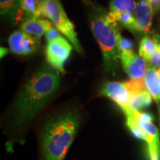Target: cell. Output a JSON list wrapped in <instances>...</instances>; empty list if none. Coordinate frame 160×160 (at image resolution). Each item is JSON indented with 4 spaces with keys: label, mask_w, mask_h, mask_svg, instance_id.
Returning a JSON list of instances; mask_svg holds the SVG:
<instances>
[{
    "label": "cell",
    "mask_w": 160,
    "mask_h": 160,
    "mask_svg": "<svg viewBox=\"0 0 160 160\" xmlns=\"http://www.w3.org/2000/svg\"><path fill=\"white\" fill-rule=\"evenodd\" d=\"M59 71L49 64H42L20 89L11 112L17 127L28 124L57 94L60 87Z\"/></svg>",
    "instance_id": "cell-1"
},
{
    "label": "cell",
    "mask_w": 160,
    "mask_h": 160,
    "mask_svg": "<svg viewBox=\"0 0 160 160\" xmlns=\"http://www.w3.org/2000/svg\"><path fill=\"white\" fill-rule=\"evenodd\" d=\"M80 124L79 113L67 110L50 119L40 133L44 160H64Z\"/></svg>",
    "instance_id": "cell-2"
},
{
    "label": "cell",
    "mask_w": 160,
    "mask_h": 160,
    "mask_svg": "<svg viewBox=\"0 0 160 160\" xmlns=\"http://www.w3.org/2000/svg\"><path fill=\"white\" fill-rule=\"evenodd\" d=\"M89 19L93 36L99 44L103 57L104 70L115 76L119 68L118 41L121 37L118 23L108 12L91 4Z\"/></svg>",
    "instance_id": "cell-3"
},
{
    "label": "cell",
    "mask_w": 160,
    "mask_h": 160,
    "mask_svg": "<svg viewBox=\"0 0 160 160\" xmlns=\"http://www.w3.org/2000/svg\"><path fill=\"white\" fill-rule=\"evenodd\" d=\"M38 17L48 18L60 33L68 39L78 53H84L75 31L74 25L68 17L60 0H45L39 8Z\"/></svg>",
    "instance_id": "cell-4"
},
{
    "label": "cell",
    "mask_w": 160,
    "mask_h": 160,
    "mask_svg": "<svg viewBox=\"0 0 160 160\" xmlns=\"http://www.w3.org/2000/svg\"><path fill=\"white\" fill-rule=\"evenodd\" d=\"M73 45L64 37L48 43L46 47V59L50 65L61 73H65V63L71 54Z\"/></svg>",
    "instance_id": "cell-5"
},
{
    "label": "cell",
    "mask_w": 160,
    "mask_h": 160,
    "mask_svg": "<svg viewBox=\"0 0 160 160\" xmlns=\"http://www.w3.org/2000/svg\"><path fill=\"white\" fill-rule=\"evenodd\" d=\"M8 43L11 51L19 56H29L41 48L40 38L33 37L21 30L10 36Z\"/></svg>",
    "instance_id": "cell-6"
},
{
    "label": "cell",
    "mask_w": 160,
    "mask_h": 160,
    "mask_svg": "<svg viewBox=\"0 0 160 160\" xmlns=\"http://www.w3.org/2000/svg\"><path fill=\"white\" fill-rule=\"evenodd\" d=\"M101 93L114 102L125 114L133 111L131 108V96L125 82H108L102 87Z\"/></svg>",
    "instance_id": "cell-7"
},
{
    "label": "cell",
    "mask_w": 160,
    "mask_h": 160,
    "mask_svg": "<svg viewBox=\"0 0 160 160\" xmlns=\"http://www.w3.org/2000/svg\"><path fill=\"white\" fill-rule=\"evenodd\" d=\"M119 60L124 71L131 79H145L148 65L146 60L133 51L119 53Z\"/></svg>",
    "instance_id": "cell-8"
},
{
    "label": "cell",
    "mask_w": 160,
    "mask_h": 160,
    "mask_svg": "<svg viewBox=\"0 0 160 160\" xmlns=\"http://www.w3.org/2000/svg\"><path fill=\"white\" fill-rule=\"evenodd\" d=\"M153 12L154 11L150 0H140L139 2H137L134 15L138 32L144 34L149 33Z\"/></svg>",
    "instance_id": "cell-9"
},
{
    "label": "cell",
    "mask_w": 160,
    "mask_h": 160,
    "mask_svg": "<svg viewBox=\"0 0 160 160\" xmlns=\"http://www.w3.org/2000/svg\"><path fill=\"white\" fill-rule=\"evenodd\" d=\"M53 25L48 19L41 18H24L22 20L20 30L33 37L40 38L52 28Z\"/></svg>",
    "instance_id": "cell-10"
},
{
    "label": "cell",
    "mask_w": 160,
    "mask_h": 160,
    "mask_svg": "<svg viewBox=\"0 0 160 160\" xmlns=\"http://www.w3.org/2000/svg\"><path fill=\"white\" fill-rule=\"evenodd\" d=\"M0 13L10 24H16L24 16L21 0H0Z\"/></svg>",
    "instance_id": "cell-11"
},
{
    "label": "cell",
    "mask_w": 160,
    "mask_h": 160,
    "mask_svg": "<svg viewBox=\"0 0 160 160\" xmlns=\"http://www.w3.org/2000/svg\"><path fill=\"white\" fill-rule=\"evenodd\" d=\"M145 82L148 91L159 106L160 111V80L157 75V70L150 64L148 66Z\"/></svg>",
    "instance_id": "cell-12"
},
{
    "label": "cell",
    "mask_w": 160,
    "mask_h": 160,
    "mask_svg": "<svg viewBox=\"0 0 160 160\" xmlns=\"http://www.w3.org/2000/svg\"><path fill=\"white\" fill-rule=\"evenodd\" d=\"M159 37L158 35L145 36L141 40L139 45V54L147 62L150 61L153 51L159 47Z\"/></svg>",
    "instance_id": "cell-13"
},
{
    "label": "cell",
    "mask_w": 160,
    "mask_h": 160,
    "mask_svg": "<svg viewBox=\"0 0 160 160\" xmlns=\"http://www.w3.org/2000/svg\"><path fill=\"white\" fill-rule=\"evenodd\" d=\"M109 14L113 19L119 23L122 27L125 28L130 31L136 33L137 31V21H136L135 15L133 13H128V12H122V13H119V12H109Z\"/></svg>",
    "instance_id": "cell-14"
},
{
    "label": "cell",
    "mask_w": 160,
    "mask_h": 160,
    "mask_svg": "<svg viewBox=\"0 0 160 160\" xmlns=\"http://www.w3.org/2000/svg\"><path fill=\"white\" fill-rule=\"evenodd\" d=\"M153 97L147 90L131 96V108L133 111H140L151 105Z\"/></svg>",
    "instance_id": "cell-15"
},
{
    "label": "cell",
    "mask_w": 160,
    "mask_h": 160,
    "mask_svg": "<svg viewBox=\"0 0 160 160\" xmlns=\"http://www.w3.org/2000/svg\"><path fill=\"white\" fill-rule=\"evenodd\" d=\"M137 5L135 0H111L110 10L111 12H128L135 14Z\"/></svg>",
    "instance_id": "cell-16"
},
{
    "label": "cell",
    "mask_w": 160,
    "mask_h": 160,
    "mask_svg": "<svg viewBox=\"0 0 160 160\" xmlns=\"http://www.w3.org/2000/svg\"><path fill=\"white\" fill-rule=\"evenodd\" d=\"M44 1L45 0H21L24 18H39V8Z\"/></svg>",
    "instance_id": "cell-17"
},
{
    "label": "cell",
    "mask_w": 160,
    "mask_h": 160,
    "mask_svg": "<svg viewBox=\"0 0 160 160\" xmlns=\"http://www.w3.org/2000/svg\"><path fill=\"white\" fill-rule=\"evenodd\" d=\"M118 50L119 53L133 51V43L131 40L124 38L121 36L118 41Z\"/></svg>",
    "instance_id": "cell-18"
},
{
    "label": "cell",
    "mask_w": 160,
    "mask_h": 160,
    "mask_svg": "<svg viewBox=\"0 0 160 160\" xmlns=\"http://www.w3.org/2000/svg\"><path fill=\"white\" fill-rule=\"evenodd\" d=\"M62 37L63 36L62 35L60 31L57 28H55L54 26H53L52 28L50 29L49 31H48L47 33H45V39L47 40L48 43Z\"/></svg>",
    "instance_id": "cell-19"
},
{
    "label": "cell",
    "mask_w": 160,
    "mask_h": 160,
    "mask_svg": "<svg viewBox=\"0 0 160 160\" xmlns=\"http://www.w3.org/2000/svg\"><path fill=\"white\" fill-rule=\"evenodd\" d=\"M148 62L150 63V65L154 67L156 69L160 68V49L159 48V47L152 53Z\"/></svg>",
    "instance_id": "cell-20"
},
{
    "label": "cell",
    "mask_w": 160,
    "mask_h": 160,
    "mask_svg": "<svg viewBox=\"0 0 160 160\" xmlns=\"http://www.w3.org/2000/svg\"><path fill=\"white\" fill-rule=\"evenodd\" d=\"M152 6H153V11H157L160 9V0H150Z\"/></svg>",
    "instance_id": "cell-21"
},
{
    "label": "cell",
    "mask_w": 160,
    "mask_h": 160,
    "mask_svg": "<svg viewBox=\"0 0 160 160\" xmlns=\"http://www.w3.org/2000/svg\"><path fill=\"white\" fill-rule=\"evenodd\" d=\"M9 51L8 49L5 48H1V57H5V56L8 53Z\"/></svg>",
    "instance_id": "cell-22"
},
{
    "label": "cell",
    "mask_w": 160,
    "mask_h": 160,
    "mask_svg": "<svg viewBox=\"0 0 160 160\" xmlns=\"http://www.w3.org/2000/svg\"><path fill=\"white\" fill-rule=\"evenodd\" d=\"M157 73L158 77H159V80H160V68L157 69Z\"/></svg>",
    "instance_id": "cell-23"
},
{
    "label": "cell",
    "mask_w": 160,
    "mask_h": 160,
    "mask_svg": "<svg viewBox=\"0 0 160 160\" xmlns=\"http://www.w3.org/2000/svg\"><path fill=\"white\" fill-rule=\"evenodd\" d=\"M159 48L160 49V44H159Z\"/></svg>",
    "instance_id": "cell-24"
}]
</instances>
